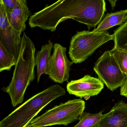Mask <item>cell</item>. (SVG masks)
<instances>
[{
	"instance_id": "cell-6",
	"label": "cell",
	"mask_w": 127,
	"mask_h": 127,
	"mask_svg": "<svg viewBox=\"0 0 127 127\" xmlns=\"http://www.w3.org/2000/svg\"><path fill=\"white\" fill-rule=\"evenodd\" d=\"M66 48L56 43L53 52L47 65L46 75L56 83L62 84L67 81L69 77L70 67L73 63L67 59Z\"/></svg>"
},
{
	"instance_id": "cell-10",
	"label": "cell",
	"mask_w": 127,
	"mask_h": 127,
	"mask_svg": "<svg viewBox=\"0 0 127 127\" xmlns=\"http://www.w3.org/2000/svg\"><path fill=\"white\" fill-rule=\"evenodd\" d=\"M21 34L11 27L6 30L0 31V41L17 60L22 43Z\"/></svg>"
},
{
	"instance_id": "cell-5",
	"label": "cell",
	"mask_w": 127,
	"mask_h": 127,
	"mask_svg": "<svg viewBox=\"0 0 127 127\" xmlns=\"http://www.w3.org/2000/svg\"><path fill=\"white\" fill-rule=\"evenodd\" d=\"M94 70L99 79L112 91L121 87L127 78L120 69L110 50L105 51L98 59Z\"/></svg>"
},
{
	"instance_id": "cell-4",
	"label": "cell",
	"mask_w": 127,
	"mask_h": 127,
	"mask_svg": "<svg viewBox=\"0 0 127 127\" xmlns=\"http://www.w3.org/2000/svg\"><path fill=\"white\" fill-rule=\"evenodd\" d=\"M113 38V34L107 32H77L72 37L68 52L72 62L75 64L82 63L101 46Z\"/></svg>"
},
{
	"instance_id": "cell-8",
	"label": "cell",
	"mask_w": 127,
	"mask_h": 127,
	"mask_svg": "<svg viewBox=\"0 0 127 127\" xmlns=\"http://www.w3.org/2000/svg\"><path fill=\"white\" fill-rule=\"evenodd\" d=\"M95 127H127V103L123 101L116 103Z\"/></svg>"
},
{
	"instance_id": "cell-13",
	"label": "cell",
	"mask_w": 127,
	"mask_h": 127,
	"mask_svg": "<svg viewBox=\"0 0 127 127\" xmlns=\"http://www.w3.org/2000/svg\"><path fill=\"white\" fill-rule=\"evenodd\" d=\"M113 49L127 52V21L114 32Z\"/></svg>"
},
{
	"instance_id": "cell-9",
	"label": "cell",
	"mask_w": 127,
	"mask_h": 127,
	"mask_svg": "<svg viewBox=\"0 0 127 127\" xmlns=\"http://www.w3.org/2000/svg\"><path fill=\"white\" fill-rule=\"evenodd\" d=\"M32 14L26 0H18L16 7L8 15L11 26L22 34L26 29V23Z\"/></svg>"
},
{
	"instance_id": "cell-16",
	"label": "cell",
	"mask_w": 127,
	"mask_h": 127,
	"mask_svg": "<svg viewBox=\"0 0 127 127\" xmlns=\"http://www.w3.org/2000/svg\"><path fill=\"white\" fill-rule=\"evenodd\" d=\"M110 51L120 69L127 78V52L113 48Z\"/></svg>"
},
{
	"instance_id": "cell-12",
	"label": "cell",
	"mask_w": 127,
	"mask_h": 127,
	"mask_svg": "<svg viewBox=\"0 0 127 127\" xmlns=\"http://www.w3.org/2000/svg\"><path fill=\"white\" fill-rule=\"evenodd\" d=\"M53 47L52 42H49L42 46L41 50L36 53L35 62L37 66L38 83L40 81L41 76L43 74L46 75L47 67L51 58V51Z\"/></svg>"
},
{
	"instance_id": "cell-11",
	"label": "cell",
	"mask_w": 127,
	"mask_h": 127,
	"mask_svg": "<svg viewBox=\"0 0 127 127\" xmlns=\"http://www.w3.org/2000/svg\"><path fill=\"white\" fill-rule=\"evenodd\" d=\"M127 21V9L121 10L114 13H107L103 17L94 32H107L115 26H121Z\"/></svg>"
},
{
	"instance_id": "cell-7",
	"label": "cell",
	"mask_w": 127,
	"mask_h": 127,
	"mask_svg": "<svg viewBox=\"0 0 127 127\" xmlns=\"http://www.w3.org/2000/svg\"><path fill=\"white\" fill-rule=\"evenodd\" d=\"M104 87V84L98 78L87 75L80 79L68 82L66 89L70 95L87 100L91 96L98 95Z\"/></svg>"
},
{
	"instance_id": "cell-14",
	"label": "cell",
	"mask_w": 127,
	"mask_h": 127,
	"mask_svg": "<svg viewBox=\"0 0 127 127\" xmlns=\"http://www.w3.org/2000/svg\"><path fill=\"white\" fill-rule=\"evenodd\" d=\"M17 62L14 56L11 54L0 41V72L11 70L12 67L16 65Z\"/></svg>"
},
{
	"instance_id": "cell-17",
	"label": "cell",
	"mask_w": 127,
	"mask_h": 127,
	"mask_svg": "<svg viewBox=\"0 0 127 127\" xmlns=\"http://www.w3.org/2000/svg\"><path fill=\"white\" fill-rule=\"evenodd\" d=\"M8 15L11 13L16 7L18 0H2Z\"/></svg>"
},
{
	"instance_id": "cell-19",
	"label": "cell",
	"mask_w": 127,
	"mask_h": 127,
	"mask_svg": "<svg viewBox=\"0 0 127 127\" xmlns=\"http://www.w3.org/2000/svg\"><path fill=\"white\" fill-rule=\"evenodd\" d=\"M117 1V0H109V2L110 3L111 5V7H112V9L114 10V8L116 6V2Z\"/></svg>"
},
{
	"instance_id": "cell-1",
	"label": "cell",
	"mask_w": 127,
	"mask_h": 127,
	"mask_svg": "<svg viewBox=\"0 0 127 127\" xmlns=\"http://www.w3.org/2000/svg\"><path fill=\"white\" fill-rule=\"evenodd\" d=\"M19 57L9 85L2 90L10 96L15 107L23 103L28 86L35 78V47L33 41L24 32Z\"/></svg>"
},
{
	"instance_id": "cell-15",
	"label": "cell",
	"mask_w": 127,
	"mask_h": 127,
	"mask_svg": "<svg viewBox=\"0 0 127 127\" xmlns=\"http://www.w3.org/2000/svg\"><path fill=\"white\" fill-rule=\"evenodd\" d=\"M103 115L102 111L96 114L84 112L78 123L73 127H95Z\"/></svg>"
},
{
	"instance_id": "cell-2",
	"label": "cell",
	"mask_w": 127,
	"mask_h": 127,
	"mask_svg": "<svg viewBox=\"0 0 127 127\" xmlns=\"http://www.w3.org/2000/svg\"><path fill=\"white\" fill-rule=\"evenodd\" d=\"M66 94L58 84L32 96L0 122V127H27L40 111L56 99Z\"/></svg>"
},
{
	"instance_id": "cell-18",
	"label": "cell",
	"mask_w": 127,
	"mask_h": 127,
	"mask_svg": "<svg viewBox=\"0 0 127 127\" xmlns=\"http://www.w3.org/2000/svg\"><path fill=\"white\" fill-rule=\"evenodd\" d=\"M120 88V95L127 97V78L122 86Z\"/></svg>"
},
{
	"instance_id": "cell-3",
	"label": "cell",
	"mask_w": 127,
	"mask_h": 127,
	"mask_svg": "<svg viewBox=\"0 0 127 127\" xmlns=\"http://www.w3.org/2000/svg\"><path fill=\"white\" fill-rule=\"evenodd\" d=\"M85 108V102L81 99L69 100L61 103L33 119L27 127H44L55 125L67 126L79 120Z\"/></svg>"
}]
</instances>
